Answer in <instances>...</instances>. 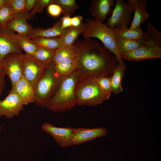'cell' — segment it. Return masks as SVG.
Masks as SVG:
<instances>
[{"label": "cell", "instance_id": "cell-14", "mask_svg": "<svg viewBox=\"0 0 161 161\" xmlns=\"http://www.w3.org/2000/svg\"><path fill=\"white\" fill-rule=\"evenodd\" d=\"M122 58L131 61L161 58V47H149L143 44L132 52L123 56Z\"/></svg>", "mask_w": 161, "mask_h": 161}, {"label": "cell", "instance_id": "cell-20", "mask_svg": "<svg viewBox=\"0 0 161 161\" xmlns=\"http://www.w3.org/2000/svg\"><path fill=\"white\" fill-rule=\"evenodd\" d=\"M126 66L123 60L118 65L110 77L112 92L115 95L123 91L121 81L124 75Z\"/></svg>", "mask_w": 161, "mask_h": 161}, {"label": "cell", "instance_id": "cell-21", "mask_svg": "<svg viewBox=\"0 0 161 161\" xmlns=\"http://www.w3.org/2000/svg\"><path fill=\"white\" fill-rule=\"evenodd\" d=\"M117 46L122 57L128 54L143 44L138 40L115 38Z\"/></svg>", "mask_w": 161, "mask_h": 161}, {"label": "cell", "instance_id": "cell-26", "mask_svg": "<svg viewBox=\"0 0 161 161\" xmlns=\"http://www.w3.org/2000/svg\"><path fill=\"white\" fill-rule=\"evenodd\" d=\"M38 46L50 49L55 50L63 45L59 38L37 37L30 39Z\"/></svg>", "mask_w": 161, "mask_h": 161}, {"label": "cell", "instance_id": "cell-39", "mask_svg": "<svg viewBox=\"0 0 161 161\" xmlns=\"http://www.w3.org/2000/svg\"><path fill=\"white\" fill-rule=\"evenodd\" d=\"M6 0H0V8L2 7V6L5 3Z\"/></svg>", "mask_w": 161, "mask_h": 161}, {"label": "cell", "instance_id": "cell-40", "mask_svg": "<svg viewBox=\"0 0 161 161\" xmlns=\"http://www.w3.org/2000/svg\"><path fill=\"white\" fill-rule=\"evenodd\" d=\"M3 72L1 61H0V72Z\"/></svg>", "mask_w": 161, "mask_h": 161}, {"label": "cell", "instance_id": "cell-37", "mask_svg": "<svg viewBox=\"0 0 161 161\" xmlns=\"http://www.w3.org/2000/svg\"><path fill=\"white\" fill-rule=\"evenodd\" d=\"M36 0H26L25 4V11L30 12L33 9Z\"/></svg>", "mask_w": 161, "mask_h": 161}, {"label": "cell", "instance_id": "cell-13", "mask_svg": "<svg viewBox=\"0 0 161 161\" xmlns=\"http://www.w3.org/2000/svg\"><path fill=\"white\" fill-rule=\"evenodd\" d=\"M114 0H92L89 7L90 15L96 20L103 22L108 15L112 14V7L115 6Z\"/></svg>", "mask_w": 161, "mask_h": 161}, {"label": "cell", "instance_id": "cell-28", "mask_svg": "<svg viewBox=\"0 0 161 161\" xmlns=\"http://www.w3.org/2000/svg\"><path fill=\"white\" fill-rule=\"evenodd\" d=\"M55 50L38 46L32 56L43 64L49 65L53 61Z\"/></svg>", "mask_w": 161, "mask_h": 161}, {"label": "cell", "instance_id": "cell-23", "mask_svg": "<svg viewBox=\"0 0 161 161\" xmlns=\"http://www.w3.org/2000/svg\"><path fill=\"white\" fill-rule=\"evenodd\" d=\"M85 23L83 22L77 27H70L68 28L65 32L59 37L62 45H71L73 44L79 35L82 34L85 28Z\"/></svg>", "mask_w": 161, "mask_h": 161}, {"label": "cell", "instance_id": "cell-11", "mask_svg": "<svg viewBox=\"0 0 161 161\" xmlns=\"http://www.w3.org/2000/svg\"><path fill=\"white\" fill-rule=\"evenodd\" d=\"M13 31L6 27H0V61L8 55L13 53L22 52Z\"/></svg>", "mask_w": 161, "mask_h": 161}, {"label": "cell", "instance_id": "cell-18", "mask_svg": "<svg viewBox=\"0 0 161 161\" xmlns=\"http://www.w3.org/2000/svg\"><path fill=\"white\" fill-rule=\"evenodd\" d=\"M68 28L63 29L61 28V22L59 20L52 27L46 29L39 27L33 28L27 36L30 39L37 37L47 38L58 37L63 35Z\"/></svg>", "mask_w": 161, "mask_h": 161}, {"label": "cell", "instance_id": "cell-7", "mask_svg": "<svg viewBox=\"0 0 161 161\" xmlns=\"http://www.w3.org/2000/svg\"><path fill=\"white\" fill-rule=\"evenodd\" d=\"M24 54L13 53L6 56L2 61L3 72L10 79L12 88L22 76V64Z\"/></svg>", "mask_w": 161, "mask_h": 161}, {"label": "cell", "instance_id": "cell-35", "mask_svg": "<svg viewBox=\"0 0 161 161\" xmlns=\"http://www.w3.org/2000/svg\"><path fill=\"white\" fill-rule=\"evenodd\" d=\"M71 17L69 16L65 15L60 19L61 28L66 29L71 27Z\"/></svg>", "mask_w": 161, "mask_h": 161}, {"label": "cell", "instance_id": "cell-22", "mask_svg": "<svg viewBox=\"0 0 161 161\" xmlns=\"http://www.w3.org/2000/svg\"><path fill=\"white\" fill-rule=\"evenodd\" d=\"M78 68L76 58L65 60L55 65L56 73L61 78L70 75Z\"/></svg>", "mask_w": 161, "mask_h": 161}, {"label": "cell", "instance_id": "cell-24", "mask_svg": "<svg viewBox=\"0 0 161 161\" xmlns=\"http://www.w3.org/2000/svg\"><path fill=\"white\" fill-rule=\"evenodd\" d=\"M78 55L77 49L73 44L63 45L55 50L53 61L56 64L68 59L76 58Z\"/></svg>", "mask_w": 161, "mask_h": 161}, {"label": "cell", "instance_id": "cell-31", "mask_svg": "<svg viewBox=\"0 0 161 161\" xmlns=\"http://www.w3.org/2000/svg\"><path fill=\"white\" fill-rule=\"evenodd\" d=\"M95 79L102 90L106 94L111 96L112 90L110 77L102 76Z\"/></svg>", "mask_w": 161, "mask_h": 161}, {"label": "cell", "instance_id": "cell-36", "mask_svg": "<svg viewBox=\"0 0 161 161\" xmlns=\"http://www.w3.org/2000/svg\"><path fill=\"white\" fill-rule=\"evenodd\" d=\"M83 18L81 15L74 16L71 18V27H77L83 23Z\"/></svg>", "mask_w": 161, "mask_h": 161}, {"label": "cell", "instance_id": "cell-2", "mask_svg": "<svg viewBox=\"0 0 161 161\" xmlns=\"http://www.w3.org/2000/svg\"><path fill=\"white\" fill-rule=\"evenodd\" d=\"M81 75L78 69L61 78L58 88L45 107L54 112H64L78 105L75 88Z\"/></svg>", "mask_w": 161, "mask_h": 161}, {"label": "cell", "instance_id": "cell-3", "mask_svg": "<svg viewBox=\"0 0 161 161\" xmlns=\"http://www.w3.org/2000/svg\"><path fill=\"white\" fill-rule=\"evenodd\" d=\"M85 28L82 34L84 38H96L99 39L104 47L115 56L118 63L123 60L116 45L114 28L94 18H87L85 20Z\"/></svg>", "mask_w": 161, "mask_h": 161}, {"label": "cell", "instance_id": "cell-32", "mask_svg": "<svg viewBox=\"0 0 161 161\" xmlns=\"http://www.w3.org/2000/svg\"><path fill=\"white\" fill-rule=\"evenodd\" d=\"M53 1L54 0H36L33 9L29 12L31 19L33 18L36 13H42L44 8L53 3Z\"/></svg>", "mask_w": 161, "mask_h": 161}, {"label": "cell", "instance_id": "cell-6", "mask_svg": "<svg viewBox=\"0 0 161 161\" xmlns=\"http://www.w3.org/2000/svg\"><path fill=\"white\" fill-rule=\"evenodd\" d=\"M133 12L132 8L127 2L116 0L112 15L107 19L106 24L112 28L128 27L131 24Z\"/></svg>", "mask_w": 161, "mask_h": 161}, {"label": "cell", "instance_id": "cell-12", "mask_svg": "<svg viewBox=\"0 0 161 161\" xmlns=\"http://www.w3.org/2000/svg\"><path fill=\"white\" fill-rule=\"evenodd\" d=\"M107 131L106 129L101 127L75 128V133L71 141L72 145H79L99 137L105 136Z\"/></svg>", "mask_w": 161, "mask_h": 161}, {"label": "cell", "instance_id": "cell-5", "mask_svg": "<svg viewBox=\"0 0 161 161\" xmlns=\"http://www.w3.org/2000/svg\"><path fill=\"white\" fill-rule=\"evenodd\" d=\"M53 61L45 69L34 90V102L39 106L45 107L55 92L61 78L56 73Z\"/></svg>", "mask_w": 161, "mask_h": 161}, {"label": "cell", "instance_id": "cell-9", "mask_svg": "<svg viewBox=\"0 0 161 161\" xmlns=\"http://www.w3.org/2000/svg\"><path fill=\"white\" fill-rule=\"evenodd\" d=\"M42 129L49 134L60 147L65 148L72 145L71 141L75 133V128L59 127L46 122L42 125Z\"/></svg>", "mask_w": 161, "mask_h": 161}, {"label": "cell", "instance_id": "cell-1", "mask_svg": "<svg viewBox=\"0 0 161 161\" xmlns=\"http://www.w3.org/2000/svg\"><path fill=\"white\" fill-rule=\"evenodd\" d=\"M73 44L78 52V69L81 75L96 79L110 77L118 65L115 55L96 40H76Z\"/></svg>", "mask_w": 161, "mask_h": 161}, {"label": "cell", "instance_id": "cell-4", "mask_svg": "<svg viewBox=\"0 0 161 161\" xmlns=\"http://www.w3.org/2000/svg\"><path fill=\"white\" fill-rule=\"evenodd\" d=\"M78 105L96 106L109 99L110 96L105 93L95 79L80 75L75 88Z\"/></svg>", "mask_w": 161, "mask_h": 161}, {"label": "cell", "instance_id": "cell-15", "mask_svg": "<svg viewBox=\"0 0 161 161\" xmlns=\"http://www.w3.org/2000/svg\"><path fill=\"white\" fill-rule=\"evenodd\" d=\"M147 0H128L127 3L132 8L134 16L130 29H133L140 27L141 25L146 21L149 15L146 11Z\"/></svg>", "mask_w": 161, "mask_h": 161}, {"label": "cell", "instance_id": "cell-10", "mask_svg": "<svg viewBox=\"0 0 161 161\" xmlns=\"http://www.w3.org/2000/svg\"><path fill=\"white\" fill-rule=\"evenodd\" d=\"M24 105L16 93L11 90L4 99L0 100V117L4 116L6 118H11L18 116Z\"/></svg>", "mask_w": 161, "mask_h": 161}, {"label": "cell", "instance_id": "cell-17", "mask_svg": "<svg viewBox=\"0 0 161 161\" xmlns=\"http://www.w3.org/2000/svg\"><path fill=\"white\" fill-rule=\"evenodd\" d=\"M11 90L14 91L23 102L24 105L34 102L35 91L32 86L23 75Z\"/></svg>", "mask_w": 161, "mask_h": 161}, {"label": "cell", "instance_id": "cell-16", "mask_svg": "<svg viewBox=\"0 0 161 161\" xmlns=\"http://www.w3.org/2000/svg\"><path fill=\"white\" fill-rule=\"evenodd\" d=\"M30 19L29 12L25 11L15 16L6 27L10 30L17 32L18 35L27 36L33 29L31 25L27 21V19Z\"/></svg>", "mask_w": 161, "mask_h": 161}, {"label": "cell", "instance_id": "cell-25", "mask_svg": "<svg viewBox=\"0 0 161 161\" xmlns=\"http://www.w3.org/2000/svg\"><path fill=\"white\" fill-rule=\"evenodd\" d=\"M115 38H123L138 40L141 37L143 32L140 27L132 29L129 28H114Z\"/></svg>", "mask_w": 161, "mask_h": 161}, {"label": "cell", "instance_id": "cell-34", "mask_svg": "<svg viewBox=\"0 0 161 161\" xmlns=\"http://www.w3.org/2000/svg\"><path fill=\"white\" fill-rule=\"evenodd\" d=\"M47 11L50 15L54 17H59L63 13L61 7L58 4L53 3L47 6Z\"/></svg>", "mask_w": 161, "mask_h": 161}, {"label": "cell", "instance_id": "cell-33", "mask_svg": "<svg viewBox=\"0 0 161 161\" xmlns=\"http://www.w3.org/2000/svg\"><path fill=\"white\" fill-rule=\"evenodd\" d=\"M15 16L25 12L26 0H8Z\"/></svg>", "mask_w": 161, "mask_h": 161}, {"label": "cell", "instance_id": "cell-29", "mask_svg": "<svg viewBox=\"0 0 161 161\" xmlns=\"http://www.w3.org/2000/svg\"><path fill=\"white\" fill-rule=\"evenodd\" d=\"M15 15L8 0L0 8V27H6Z\"/></svg>", "mask_w": 161, "mask_h": 161}, {"label": "cell", "instance_id": "cell-30", "mask_svg": "<svg viewBox=\"0 0 161 161\" xmlns=\"http://www.w3.org/2000/svg\"><path fill=\"white\" fill-rule=\"evenodd\" d=\"M53 3L58 4L61 7L63 15H66L71 17L78 9L75 0H54Z\"/></svg>", "mask_w": 161, "mask_h": 161}, {"label": "cell", "instance_id": "cell-27", "mask_svg": "<svg viewBox=\"0 0 161 161\" xmlns=\"http://www.w3.org/2000/svg\"><path fill=\"white\" fill-rule=\"evenodd\" d=\"M14 35L19 46L25 52V54L32 56L37 49L38 46L27 36L15 33Z\"/></svg>", "mask_w": 161, "mask_h": 161}, {"label": "cell", "instance_id": "cell-8", "mask_svg": "<svg viewBox=\"0 0 161 161\" xmlns=\"http://www.w3.org/2000/svg\"><path fill=\"white\" fill-rule=\"evenodd\" d=\"M47 65L32 56L25 54L22 64V75L35 90Z\"/></svg>", "mask_w": 161, "mask_h": 161}, {"label": "cell", "instance_id": "cell-19", "mask_svg": "<svg viewBox=\"0 0 161 161\" xmlns=\"http://www.w3.org/2000/svg\"><path fill=\"white\" fill-rule=\"evenodd\" d=\"M139 40L148 47H161V33L151 23H148L146 31L143 32Z\"/></svg>", "mask_w": 161, "mask_h": 161}, {"label": "cell", "instance_id": "cell-41", "mask_svg": "<svg viewBox=\"0 0 161 161\" xmlns=\"http://www.w3.org/2000/svg\"><path fill=\"white\" fill-rule=\"evenodd\" d=\"M1 129V127L0 126V131Z\"/></svg>", "mask_w": 161, "mask_h": 161}, {"label": "cell", "instance_id": "cell-38", "mask_svg": "<svg viewBox=\"0 0 161 161\" xmlns=\"http://www.w3.org/2000/svg\"><path fill=\"white\" fill-rule=\"evenodd\" d=\"M5 75L3 72H0V96L5 86Z\"/></svg>", "mask_w": 161, "mask_h": 161}]
</instances>
